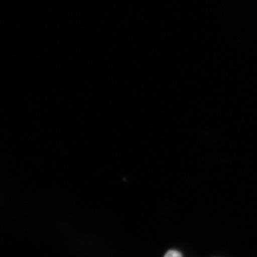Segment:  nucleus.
<instances>
[{
  "label": "nucleus",
  "mask_w": 257,
  "mask_h": 257,
  "mask_svg": "<svg viewBox=\"0 0 257 257\" xmlns=\"http://www.w3.org/2000/svg\"><path fill=\"white\" fill-rule=\"evenodd\" d=\"M165 257H183L182 253L175 250H170L166 253Z\"/></svg>",
  "instance_id": "nucleus-1"
}]
</instances>
